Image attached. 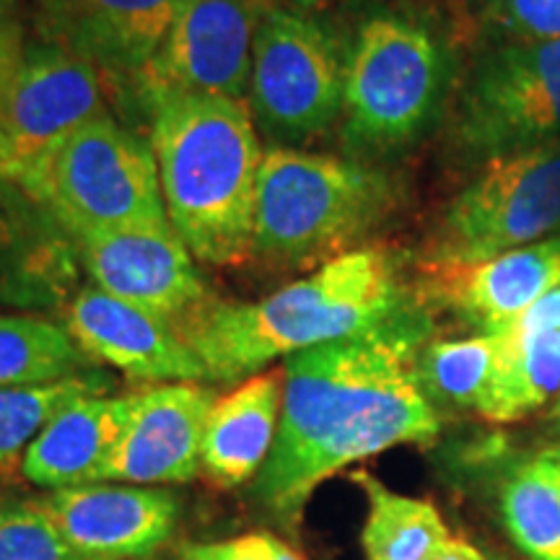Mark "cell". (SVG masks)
<instances>
[{
	"label": "cell",
	"instance_id": "obj_35",
	"mask_svg": "<svg viewBox=\"0 0 560 560\" xmlns=\"http://www.w3.org/2000/svg\"><path fill=\"white\" fill-rule=\"evenodd\" d=\"M540 459H542L545 470H548V475H550V478H552V480H556V482H558V486H560V465H558V462H550V459H545V457H540Z\"/></svg>",
	"mask_w": 560,
	"mask_h": 560
},
{
	"label": "cell",
	"instance_id": "obj_15",
	"mask_svg": "<svg viewBox=\"0 0 560 560\" xmlns=\"http://www.w3.org/2000/svg\"><path fill=\"white\" fill-rule=\"evenodd\" d=\"M55 527L89 560H136L170 542L179 520L172 490L128 482H89L39 499Z\"/></svg>",
	"mask_w": 560,
	"mask_h": 560
},
{
	"label": "cell",
	"instance_id": "obj_9",
	"mask_svg": "<svg viewBox=\"0 0 560 560\" xmlns=\"http://www.w3.org/2000/svg\"><path fill=\"white\" fill-rule=\"evenodd\" d=\"M457 138L482 159L560 149V39L503 42L472 68Z\"/></svg>",
	"mask_w": 560,
	"mask_h": 560
},
{
	"label": "cell",
	"instance_id": "obj_24",
	"mask_svg": "<svg viewBox=\"0 0 560 560\" xmlns=\"http://www.w3.org/2000/svg\"><path fill=\"white\" fill-rule=\"evenodd\" d=\"M501 346L503 335L425 342L418 353V380L433 408L478 410Z\"/></svg>",
	"mask_w": 560,
	"mask_h": 560
},
{
	"label": "cell",
	"instance_id": "obj_16",
	"mask_svg": "<svg viewBox=\"0 0 560 560\" xmlns=\"http://www.w3.org/2000/svg\"><path fill=\"white\" fill-rule=\"evenodd\" d=\"M68 332L94 363L122 371L140 384L206 382V369L172 322L109 296L94 285L66 306Z\"/></svg>",
	"mask_w": 560,
	"mask_h": 560
},
{
	"label": "cell",
	"instance_id": "obj_26",
	"mask_svg": "<svg viewBox=\"0 0 560 560\" xmlns=\"http://www.w3.org/2000/svg\"><path fill=\"white\" fill-rule=\"evenodd\" d=\"M112 376L100 369L83 371L70 380L45 387H3L0 389V472L24 459V452L58 412L79 397L107 395Z\"/></svg>",
	"mask_w": 560,
	"mask_h": 560
},
{
	"label": "cell",
	"instance_id": "obj_25",
	"mask_svg": "<svg viewBox=\"0 0 560 560\" xmlns=\"http://www.w3.org/2000/svg\"><path fill=\"white\" fill-rule=\"evenodd\" d=\"M501 522L529 560H560V486L540 457L503 480Z\"/></svg>",
	"mask_w": 560,
	"mask_h": 560
},
{
	"label": "cell",
	"instance_id": "obj_2",
	"mask_svg": "<svg viewBox=\"0 0 560 560\" xmlns=\"http://www.w3.org/2000/svg\"><path fill=\"white\" fill-rule=\"evenodd\" d=\"M416 306L397 257L359 247L255 304L210 301L177 330L206 382L242 384L272 361L380 330Z\"/></svg>",
	"mask_w": 560,
	"mask_h": 560
},
{
	"label": "cell",
	"instance_id": "obj_19",
	"mask_svg": "<svg viewBox=\"0 0 560 560\" xmlns=\"http://www.w3.org/2000/svg\"><path fill=\"white\" fill-rule=\"evenodd\" d=\"M283 384V369L260 371L215 400L200 452V475L210 486L234 490L257 480L276 446Z\"/></svg>",
	"mask_w": 560,
	"mask_h": 560
},
{
	"label": "cell",
	"instance_id": "obj_31",
	"mask_svg": "<svg viewBox=\"0 0 560 560\" xmlns=\"http://www.w3.org/2000/svg\"><path fill=\"white\" fill-rule=\"evenodd\" d=\"M560 330V285L529 306L527 312L516 319V325L509 332H548Z\"/></svg>",
	"mask_w": 560,
	"mask_h": 560
},
{
	"label": "cell",
	"instance_id": "obj_12",
	"mask_svg": "<svg viewBox=\"0 0 560 560\" xmlns=\"http://www.w3.org/2000/svg\"><path fill=\"white\" fill-rule=\"evenodd\" d=\"M91 285L140 310L185 325L208 306L210 291L192 252L172 226L102 229L73 236Z\"/></svg>",
	"mask_w": 560,
	"mask_h": 560
},
{
	"label": "cell",
	"instance_id": "obj_4",
	"mask_svg": "<svg viewBox=\"0 0 560 560\" xmlns=\"http://www.w3.org/2000/svg\"><path fill=\"white\" fill-rule=\"evenodd\" d=\"M392 202L387 174L363 161L272 145L257 185L252 257L278 268L327 262L380 226Z\"/></svg>",
	"mask_w": 560,
	"mask_h": 560
},
{
	"label": "cell",
	"instance_id": "obj_3",
	"mask_svg": "<svg viewBox=\"0 0 560 560\" xmlns=\"http://www.w3.org/2000/svg\"><path fill=\"white\" fill-rule=\"evenodd\" d=\"M145 112L172 229L195 260H249L265 153L247 102L170 96Z\"/></svg>",
	"mask_w": 560,
	"mask_h": 560
},
{
	"label": "cell",
	"instance_id": "obj_38",
	"mask_svg": "<svg viewBox=\"0 0 560 560\" xmlns=\"http://www.w3.org/2000/svg\"><path fill=\"white\" fill-rule=\"evenodd\" d=\"M488 560H509L506 556H495V552H486Z\"/></svg>",
	"mask_w": 560,
	"mask_h": 560
},
{
	"label": "cell",
	"instance_id": "obj_6",
	"mask_svg": "<svg viewBox=\"0 0 560 560\" xmlns=\"http://www.w3.org/2000/svg\"><path fill=\"white\" fill-rule=\"evenodd\" d=\"M450 86V60L416 21H363L346 58L342 143L359 156L402 151L431 128Z\"/></svg>",
	"mask_w": 560,
	"mask_h": 560
},
{
	"label": "cell",
	"instance_id": "obj_1",
	"mask_svg": "<svg viewBox=\"0 0 560 560\" xmlns=\"http://www.w3.org/2000/svg\"><path fill=\"white\" fill-rule=\"evenodd\" d=\"M429 327L418 304L380 330L283 361L276 446L252 482V499L270 516L296 527L314 490L332 475L392 446L439 439V410L418 380Z\"/></svg>",
	"mask_w": 560,
	"mask_h": 560
},
{
	"label": "cell",
	"instance_id": "obj_37",
	"mask_svg": "<svg viewBox=\"0 0 560 560\" xmlns=\"http://www.w3.org/2000/svg\"><path fill=\"white\" fill-rule=\"evenodd\" d=\"M5 164V143H3V138H0V166Z\"/></svg>",
	"mask_w": 560,
	"mask_h": 560
},
{
	"label": "cell",
	"instance_id": "obj_27",
	"mask_svg": "<svg viewBox=\"0 0 560 560\" xmlns=\"http://www.w3.org/2000/svg\"><path fill=\"white\" fill-rule=\"evenodd\" d=\"M0 560H89L55 527L39 499L0 506Z\"/></svg>",
	"mask_w": 560,
	"mask_h": 560
},
{
	"label": "cell",
	"instance_id": "obj_28",
	"mask_svg": "<svg viewBox=\"0 0 560 560\" xmlns=\"http://www.w3.org/2000/svg\"><path fill=\"white\" fill-rule=\"evenodd\" d=\"M490 16L506 42L560 39V0H493Z\"/></svg>",
	"mask_w": 560,
	"mask_h": 560
},
{
	"label": "cell",
	"instance_id": "obj_36",
	"mask_svg": "<svg viewBox=\"0 0 560 560\" xmlns=\"http://www.w3.org/2000/svg\"><path fill=\"white\" fill-rule=\"evenodd\" d=\"M540 457H545V459H550V462H558L560 465V444H552V446H548V450H545Z\"/></svg>",
	"mask_w": 560,
	"mask_h": 560
},
{
	"label": "cell",
	"instance_id": "obj_33",
	"mask_svg": "<svg viewBox=\"0 0 560 560\" xmlns=\"http://www.w3.org/2000/svg\"><path fill=\"white\" fill-rule=\"evenodd\" d=\"M280 3L291 5V9H299V11H310V13H314V11L325 9V5H327V3H332V0H280Z\"/></svg>",
	"mask_w": 560,
	"mask_h": 560
},
{
	"label": "cell",
	"instance_id": "obj_7",
	"mask_svg": "<svg viewBox=\"0 0 560 560\" xmlns=\"http://www.w3.org/2000/svg\"><path fill=\"white\" fill-rule=\"evenodd\" d=\"M342 94L346 60L332 32L314 13L276 0L255 34L252 120L276 145L296 149L340 120Z\"/></svg>",
	"mask_w": 560,
	"mask_h": 560
},
{
	"label": "cell",
	"instance_id": "obj_29",
	"mask_svg": "<svg viewBox=\"0 0 560 560\" xmlns=\"http://www.w3.org/2000/svg\"><path fill=\"white\" fill-rule=\"evenodd\" d=\"M182 560H306L270 532H247L219 542H195L182 550Z\"/></svg>",
	"mask_w": 560,
	"mask_h": 560
},
{
	"label": "cell",
	"instance_id": "obj_10",
	"mask_svg": "<svg viewBox=\"0 0 560 560\" xmlns=\"http://www.w3.org/2000/svg\"><path fill=\"white\" fill-rule=\"evenodd\" d=\"M276 0H185L159 52L132 83L145 107L170 96L247 102L257 26Z\"/></svg>",
	"mask_w": 560,
	"mask_h": 560
},
{
	"label": "cell",
	"instance_id": "obj_21",
	"mask_svg": "<svg viewBox=\"0 0 560 560\" xmlns=\"http://www.w3.org/2000/svg\"><path fill=\"white\" fill-rule=\"evenodd\" d=\"M560 397V330L506 332L478 416L516 423Z\"/></svg>",
	"mask_w": 560,
	"mask_h": 560
},
{
	"label": "cell",
	"instance_id": "obj_34",
	"mask_svg": "<svg viewBox=\"0 0 560 560\" xmlns=\"http://www.w3.org/2000/svg\"><path fill=\"white\" fill-rule=\"evenodd\" d=\"M548 420H550L552 431L560 433V397H558L556 402H552V408H550V416H548Z\"/></svg>",
	"mask_w": 560,
	"mask_h": 560
},
{
	"label": "cell",
	"instance_id": "obj_18",
	"mask_svg": "<svg viewBox=\"0 0 560 560\" xmlns=\"http://www.w3.org/2000/svg\"><path fill=\"white\" fill-rule=\"evenodd\" d=\"M79 252L16 182L0 174V304L52 310L75 296Z\"/></svg>",
	"mask_w": 560,
	"mask_h": 560
},
{
	"label": "cell",
	"instance_id": "obj_32",
	"mask_svg": "<svg viewBox=\"0 0 560 560\" xmlns=\"http://www.w3.org/2000/svg\"><path fill=\"white\" fill-rule=\"evenodd\" d=\"M431 560H488V556L482 550L475 548L472 542L459 540V537H452V540L446 542L444 548H441Z\"/></svg>",
	"mask_w": 560,
	"mask_h": 560
},
{
	"label": "cell",
	"instance_id": "obj_30",
	"mask_svg": "<svg viewBox=\"0 0 560 560\" xmlns=\"http://www.w3.org/2000/svg\"><path fill=\"white\" fill-rule=\"evenodd\" d=\"M26 45V21L21 0H0V104L9 94L11 81L16 79Z\"/></svg>",
	"mask_w": 560,
	"mask_h": 560
},
{
	"label": "cell",
	"instance_id": "obj_13",
	"mask_svg": "<svg viewBox=\"0 0 560 560\" xmlns=\"http://www.w3.org/2000/svg\"><path fill=\"white\" fill-rule=\"evenodd\" d=\"M185 0H32L37 39L89 60L109 86L132 89Z\"/></svg>",
	"mask_w": 560,
	"mask_h": 560
},
{
	"label": "cell",
	"instance_id": "obj_11",
	"mask_svg": "<svg viewBox=\"0 0 560 560\" xmlns=\"http://www.w3.org/2000/svg\"><path fill=\"white\" fill-rule=\"evenodd\" d=\"M107 79L89 60L42 39L30 42L0 104L5 143L0 172L30 164L60 138L107 117Z\"/></svg>",
	"mask_w": 560,
	"mask_h": 560
},
{
	"label": "cell",
	"instance_id": "obj_22",
	"mask_svg": "<svg viewBox=\"0 0 560 560\" xmlns=\"http://www.w3.org/2000/svg\"><path fill=\"white\" fill-rule=\"evenodd\" d=\"M369 511L361 529L366 560H431L452 540L441 511L425 499L397 493L371 472H353Z\"/></svg>",
	"mask_w": 560,
	"mask_h": 560
},
{
	"label": "cell",
	"instance_id": "obj_5",
	"mask_svg": "<svg viewBox=\"0 0 560 560\" xmlns=\"http://www.w3.org/2000/svg\"><path fill=\"white\" fill-rule=\"evenodd\" d=\"M0 174L39 202L70 240L83 231L172 226L151 140L112 115Z\"/></svg>",
	"mask_w": 560,
	"mask_h": 560
},
{
	"label": "cell",
	"instance_id": "obj_8",
	"mask_svg": "<svg viewBox=\"0 0 560 560\" xmlns=\"http://www.w3.org/2000/svg\"><path fill=\"white\" fill-rule=\"evenodd\" d=\"M560 229V149L490 159L450 202L431 265L486 262Z\"/></svg>",
	"mask_w": 560,
	"mask_h": 560
},
{
	"label": "cell",
	"instance_id": "obj_20",
	"mask_svg": "<svg viewBox=\"0 0 560 560\" xmlns=\"http://www.w3.org/2000/svg\"><path fill=\"white\" fill-rule=\"evenodd\" d=\"M130 410L132 395H89L66 405L24 452V478L47 490L102 482Z\"/></svg>",
	"mask_w": 560,
	"mask_h": 560
},
{
	"label": "cell",
	"instance_id": "obj_23",
	"mask_svg": "<svg viewBox=\"0 0 560 560\" xmlns=\"http://www.w3.org/2000/svg\"><path fill=\"white\" fill-rule=\"evenodd\" d=\"M91 369L94 361L66 325L37 314H0V389L45 387Z\"/></svg>",
	"mask_w": 560,
	"mask_h": 560
},
{
	"label": "cell",
	"instance_id": "obj_17",
	"mask_svg": "<svg viewBox=\"0 0 560 560\" xmlns=\"http://www.w3.org/2000/svg\"><path fill=\"white\" fill-rule=\"evenodd\" d=\"M558 285L560 236H552L486 262L431 265L429 296L478 335H506Z\"/></svg>",
	"mask_w": 560,
	"mask_h": 560
},
{
	"label": "cell",
	"instance_id": "obj_14",
	"mask_svg": "<svg viewBox=\"0 0 560 560\" xmlns=\"http://www.w3.org/2000/svg\"><path fill=\"white\" fill-rule=\"evenodd\" d=\"M219 397L200 382L132 392L130 420L107 459L102 482L182 486L200 475L202 436Z\"/></svg>",
	"mask_w": 560,
	"mask_h": 560
}]
</instances>
